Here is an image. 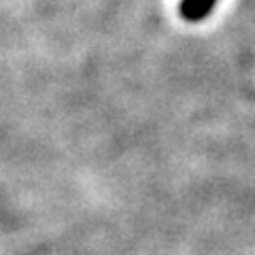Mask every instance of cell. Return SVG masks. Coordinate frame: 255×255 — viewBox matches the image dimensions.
Here are the masks:
<instances>
[{
	"mask_svg": "<svg viewBox=\"0 0 255 255\" xmlns=\"http://www.w3.org/2000/svg\"><path fill=\"white\" fill-rule=\"evenodd\" d=\"M215 4H217V0H181L179 15L189 23H198L209 17Z\"/></svg>",
	"mask_w": 255,
	"mask_h": 255,
	"instance_id": "cell-1",
	"label": "cell"
}]
</instances>
